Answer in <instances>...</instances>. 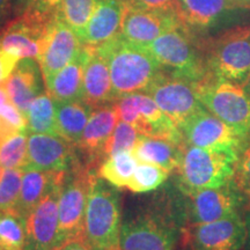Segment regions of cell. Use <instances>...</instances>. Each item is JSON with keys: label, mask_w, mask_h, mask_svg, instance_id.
I'll use <instances>...</instances> for the list:
<instances>
[{"label": "cell", "mask_w": 250, "mask_h": 250, "mask_svg": "<svg viewBox=\"0 0 250 250\" xmlns=\"http://www.w3.org/2000/svg\"><path fill=\"white\" fill-rule=\"evenodd\" d=\"M193 224H206L239 213L243 197L235 184L203 189L189 195Z\"/></svg>", "instance_id": "cell-18"}, {"label": "cell", "mask_w": 250, "mask_h": 250, "mask_svg": "<svg viewBox=\"0 0 250 250\" xmlns=\"http://www.w3.org/2000/svg\"><path fill=\"white\" fill-rule=\"evenodd\" d=\"M239 154L186 145L179 170L180 187L188 196L234 182Z\"/></svg>", "instance_id": "cell-3"}, {"label": "cell", "mask_w": 250, "mask_h": 250, "mask_svg": "<svg viewBox=\"0 0 250 250\" xmlns=\"http://www.w3.org/2000/svg\"><path fill=\"white\" fill-rule=\"evenodd\" d=\"M4 85L13 104L26 114L31 102L44 93L45 81L39 62L35 58L20 59Z\"/></svg>", "instance_id": "cell-20"}, {"label": "cell", "mask_w": 250, "mask_h": 250, "mask_svg": "<svg viewBox=\"0 0 250 250\" xmlns=\"http://www.w3.org/2000/svg\"><path fill=\"white\" fill-rule=\"evenodd\" d=\"M120 121L114 103L94 108L77 146L90 162L103 158L105 145Z\"/></svg>", "instance_id": "cell-21"}, {"label": "cell", "mask_w": 250, "mask_h": 250, "mask_svg": "<svg viewBox=\"0 0 250 250\" xmlns=\"http://www.w3.org/2000/svg\"><path fill=\"white\" fill-rule=\"evenodd\" d=\"M232 1L237 6V7L250 8V1H249V0H232Z\"/></svg>", "instance_id": "cell-44"}, {"label": "cell", "mask_w": 250, "mask_h": 250, "mask_svg": "<svg viewBox=\"0 0 250 250\" xmlns=\"http://www.w3.org/2000/svg\"><path fill=\"white\" fill-rule=\"evenodd\" d=\"M234 184L250 204V143L246 144L236 164Z\"/></svg>", "instance_id": "cell-36"}, {"label": "cell", "mask_w": 250, "mask_h": 250, "mask_svg": "<svg viewBox=\"0 0 250 250\" xmlns=\"http://www.w3.org/2000/svg\"><path fill=\"white\" fill-rule=\"evenodd\" d=\"M74 160L72 144L61 136L28 132V153L24 168L67 171L73 167Z\"/></svg>", "instance_id": "cell-16"}, {"label": "cell", "mask_w": 250, "mask_h": 250, "mask_svg": "<svg viewBox=\"0 0 250 250\" xmlns=\"http://www.w3.org/2000/svg\"><path fill=\"white\" fill-rule=\"evenodd\" d=\"M18 131L19 130L12 126V125L5 120V118L0 116V145H1V143L4 142L5 139H7L9 136H12V134H14L15 132H18Z\"/></svg>", "instance_id": "cell-41"}, {"label": "cell", "mask_w": 250, "mask_h": 250, "mask_svg": "<svg viewBox=\"0 0 250 250\" xmlns=\"http://www.w3.org/2000/svg\"><path fill=\"white\" fill-rule=\"evenodd\" d=\"M18 57L0 48V85L5 83L19 62Z\"/></svg>", "instance_id": "cell-39"}, {"label": "cell", "mask_w": 250, "mask_h": 250, "mask_svg": "<svg viewBox=\"0 0 250 250\" xmlns=\"http://www.w3.org/2000/svg\"><path fill=\"white\" fill-rule=\"evenodd\" d=\"M247 229L239 213L206 224H193L186 232L192 250H243Z\"/></svg>", "instance_id": "cell-14"}, {"label": "cell", "mask_w": 250, "mask_h": 250, "mask_svg": "<svg viewBox=\"0 0 250 250\" xmlns=\"http://www.w3.org/2000/svg\"><path fill=\"white\" fill-rule=\"evenodd\" d=\"M0 250H2V249H1V248H0Z\"/></svg>", "instance_id": "cell-47"}, {"label": "cell", "mask_w": 250, "mask_h": 250, "mask_svg": "<svg viewBox=\"0 0 250 250\" xmlns=\"http://www.w3.org/2000/svg\"><path fill=\"white\" fill-rule=\"evenodd\" d=\"M29 133H48L58 136L56 122V102L50 94L42 93L31 102L24 114Z\"/></svg>", "instance_id": "cell-28"}, {"label": "cell", "mask_w": 250, "mask_h": 250, "mask_svg": "<svg viewBox=\"0 0 250 250\" xmlns=\"http://www.w3.org/2000/svg\"><path fill=\"white\" fill-rule=\"evenodd\" d=\"M121 199L116 187L96 176L87 198L85 239L99 250H121Z\"/></svg>", "instance_id": "cell-2"}, {"label": "cell", "mask_w": 250, "mask_h": 250, "mask_svg": "<svg viewBox=\"0 0 250 250\" xmlns=\"http://www.w3.org/2000/svg\"><path fill=\"white\" fill-rule=\"evenodd\" d=\"M249 1H250V0H249Z\"/></svg>", "instance_id": "cell-48"}, {"label": "cell", "mask_w": 250, "mask_h": 250, "mask_svg": "<svg viewBox=\"0 0 250 250\" xmlns=\"http://www.w3.org/2000/svg\"><path fill=\"white\" fill-rule=\"evenodd\" d=\"M203 51L210 76L242 86L250 74V27L224 31Z\"/></svg>", "instance_id": "cell-5"}, {"label": "cell", "mask_w": 250, "mask_h": 250, "mask_svg": "<svg viewBox=\"0 0 250 250\" xmlns=\"http://www.w3.org/2000/svg\"><path fill=\"white\" fill-rule=\"evenodd\" d=\"M196 90L211 114L232 126L243 139H249L250 98L242 86L210 76L196 83Z\"/></svg>", "instance_id": "cell-6"}, {"label": "cell", "mask_w": 250, "mask_h": 250, "mask_svg": "<svg viewBox=\"0 0 250 250\" xmlns=\"http://www.w3.org/2000/svg\"><path fill=\"white\" fill-rule=\"evenodd\" d=\"M145 48L173 76L195 83L210 77L204 51L195 44L191 30L184 24L162 34Z\"/></svg>", "instance_id": "cell-4"}, {"label": "cell", "mask_w": 250, "mask_h": 250, "mask_svg": "<svg viewBox=\"0 0 250 250\" xmlns=\"http://www.w3.org/2000/svg\"><path fill=\"white\" fill-rule=\"evenodd\" d=\"M23 169H4L0 177V211L15 208L21 190Z\"/></svg>", "instance_id": "cell-35"}, {"label": "cell", "mask_w": 250, "mask_h": 250, "mask_svg": "<svg viewBox=\"0 0 250 250\" xmlns=\"http://www.w3.org/2000/svg\"><path fill=\"white\" fill-rule=\"evenodd\" d=\"M158 107L174 122L182 127L193 115L204 108L197 95L196 83L162 72L146 89Z\"/></svg>", "instance_id": "cell-9"}, {"label": "cell", "mask_w": 250, "mask_h": 250, "mask_svg": "<svg viewBox=\"0 0 250 250\" xmlns=\"http://www.w3.org/2000/svg\"><path fill=\"white\" fill-rule=\"evenodd\" d=\"M95 177L88 166L73 165L72 173H66L58 202L59 246L74 239H85L87 198Z\"/></svg>", "instance_id": "cell-7"}, {"label": "cell", "mask_w": 250, "mask_h": 250, "mask_svg": "<svg viewBox=\"0 0 250 250\" xmlns=\"http://www.w3.org/2000/svg\"><path fill=\"white\" fill-rule=\"evenodd\" d=\"M168 173L169 171L159 166L142 162L140 165H137L136 170L126 188L131 191L138 193L152 191L168 179Z\"/></svg>", "instance_id": "cell-33"}, {"label": "cell", "mask_w": 250, "mask_h": 250, "mask_svg": "<svg viewBox=\"0 0 250 250\" xmlns=\"http://www.w3.org/2000/svg\"><path fill=\"white\" fill-rule=\"evenodd\" d=\"M85 58L83 45L77 57L62 68L46 86V90L55 102L83 101Z\"/></svg>", "instance_id": "cell-23"}, {"label": "cell", "mask_w": 250, "mask_h": 250, "mask_svg": "<svg viewBox=\"0 0 250 250\" xmlns=\"http://www.w3.org/2000/svg\"><path fill=\"white\" fill-rule=\"evenodd\" d=\"M26 242V218L15 208L0 211V248L2 250H24Z\"/></svg>", "instance_id": "cell-30"}, {"label": "cell", "mask_w": 250, "mask_h": 250, "mask_svg": "<svg viewBox=\"0 0 250 250\" xmlns=\"http://www.w3.org/2000/svg\"><path fill=\"white\" fill-rule=\"evenodd\" d=\"M11 9V0H0V26L6 21Z\"/></svg>", "instance_id": "cell-42"}, {"label": "cell", "mask_w": 250, "mask_h": 250, "mask_svg": "<svg viewBox=\"0 0 250 250\" xmlns=\"http://www.w3.org/2000/svg\"><path fill=\"white\" fill-rule=\"evenodd\" d=\"M121 1L123 2V5L130 7L176 15L181 19L180 0H121Z\"/></svg>", "instance_id": "cell-37"}, {"label": "cell", "mask_w": 250, "mask_h": 250, "mask_svg": "<svg viewBox=\"0 0 250 250\" xmlns=\"http://www.w3.org/2000/svg\"><path fill=\"white\" fill-rule=\"evenodd\" d=\"M56 14L37 11L23 12L0 35V48L19 59H37L49 24Z\"/></svg>", "instance_id": "cell-11"}, {"label": "cell", "mask_w": 250, "mask_h": 250, "mask_svg": "<svg viewBox=\"0 0 250 250\" xmlns=\"http://www.w3.org/2000/svg\"><path fill=\"white\" fill-rule=\"evenodd\" d=\"M55 250H99L95 247H93L89 242H87L86 239H74L71 241H67L59 246Z\"/></svg>", "instance_id": "cell-40"}, {"label": "cell", "mask_w": 250, "mask_h": 250, "mask_svg": "<svg viewBox=\"0 0 250 250\" xmlns=\"http://www.w3.org/2000/svg\"><path fill=\"white\" fill-rule=\"evenodd\" d=\"M139 136L140 133H138V131L134 129L132 125L120 120L115 126L110 139L105 145L103 158L107 159L109 156L123 151H132L138 142Z\"/></svg>", "instance_id": "cell-34"}, {"label": "cell", "mask_w": 250, "mask_h": 250, "mask_svg": "<svg viewBox=\"0 0 250 250\" xmlns=\"http://www.w3.org/2000/svg\"><path fill=\"white\" fill-rule=\"evenodd\" d=\"M176 232L160 219L140 217L122 225L121 250H173Z\"/></svg>", "instance_id": "cell-15"}, {"label": "cell", "mask_w": 250, "mask_h": 250, "mask_svg": "<svg viewBox=\"0 0 250 250\" xmlns=\"http://www.w3.org/2000/svg\"><path fill=\"white\" fill-rule=\"evenodd\" d=\"M114 104L120 120L132 125L138 133L170 140L181 146L187 145L180 127L158 107L147 93L127 94L117 99Z\"/></svg>", "instance_id": "cell-8"}, {"label": "cell", "mask_w": 250, "mask_h": 250, "mask_svg": "<svg viewBox=\"0 0 250 250\" xmlns=\"http://www.w3.org/2000/svg\"><path fill=\"white\" fill-rule=\"evenodd\" d=\"M182 20L176 15L145 11L124 5L121 35L138 45H147L174 28L180 27Z\"/></svg>", "instance_id": "cell-17"}, {"label": "cell", "mask_w": 250, "mask_h": 250, "mask_svg": "<svg viewBox=\"0 0 250 250\" xmlns=\"http://www.w3.org/2000/svg\"><path fill=\"white\" fill-rule=\"evenodd\" d=\"M132 151H123L109 156L100 166L99 176L116 188H126L137 167Z\"/></svg>", "instance_id": "cell-29"}, {"label": "cell", "mask_w": 250, "mask_h": 250, "mask_svg": "<svg viewBox=\"0 0 250 250\" xmlns=\"http://www.w3.org/2000/svg\"><path fill=\"white\" fill-rule=\"evenodd\" d=\"M28 131H18L0 145V165L4 169H23L27 162Z\"/></svg>", "instance_id": "cell-32"}, {"label": "cell", "mask_w": 250, "mask_h": 250, "mask_svg": "<svg viewBox=\"0 0 250 250\" xmlns=\"http://www.w3.org/2000/svg\"><path fill=\"white\" fill-rule=\"evenodd\" d=\"M98 46L108 61L115 101L127 94L146 92L164 72L145 46L134 44L121 34Z\"/></svg>", "instance_id": "cell-1"}, {"label": "cell", "mask_w": 250, "mask_h": 250, "mask_svg": "<svg viewBox=\"0 0 250 250\" xmlns=\"http://www.w3.org/2000/svg\"><path fill=\"white\" fill-rule=\"evenodd\" d=\"M96 5L98 0H57L56 15L79 37L92 18Z\"/></svg>", "instance_id": "cell-31"}, {"label": "cell", "mask_w": 250, "mask_h": 250, "mask_svg": "<svg viewBox=\"0 0 250 250\" xmlns=\"http://www.w3.org/2000/svg\"><path fill=\"white\" fill-rule=\"evenodd\" d=\"M85 71H83V99L90 107L114 103L110 70L107 58L98 45H83Z\"/></svg>", "instance_id": "cell-19"}, {"label": "cell", "mask_w": 250, "mask_h": 250, "mask_svg": "<svg viewBox=\"0 0 250 250\" xmlns=\"http://www.w3.org/2000/svg\"><path fill=\"white\" fill-rule=\"evenodd\" d=\"M81 49L83 43L77 34L56 15L49 24L36 59L44 77L45 87L62 68L77 57Z\"/></svg>", "instance_id": "cell-12"}, {"label": "cell", "mask_w": 250, "mask_h": 250, "mask_svg": "<svg viewBox=\"0 0 250 250\" xmlns=\"http://www.w3.org/2000/svg\"><path fill=\"white\" fill-rule=\"evenodd\" d=\"M64 180L65 177L50 188L26 218L27 242L24 250H55L59 247L58 202Z\"/></svg>", "instance_id": "cell-13"}, {"label": "cell", "mask_w": 250, "mask_h": 250, "mask_svg": "<svg viewBox=\"0 0 250 250\" xmlns=\"http://www.w3.org/2000/svg\"><path fill=\"white\" fill-rule=\"evenodd\" d=\"M187 145L239 154L245 147L243 139L232 126L211 114L205 107L181 127Z\"/></svg>", "instance_id": "cell-10"}, {"label": "cell", "mask_w": 250, "mask_h": 250, "mask_svg": "<svg viewBox=\"0 0 250 250\" xmlns=\"http://www.w3.org/2000/svg\"><path fill=\"white\" fill-rule=\"evenodd\" d=\"M184 146L167 139L140 134L132 153L140 162L153 164L167 171H173L180 167Z\"/></svg>", "instance_id": "cell-26"}, {"label": "cell", "mask_w": 250, "mask_h": 250, "mask_svg": "<svg viewBox=\"0 0 250 250\" xmlns=\"http://www.w3.org/2000/svg\"><path fill=\"white\" fill-rule=\"evenodd\" d=\"M21 13L26 11H37L42 13L56 14L57 0H19Z\"/></svg>", "instance_id": "cell-38"}, {"label": "cell", "mask_w": 250, "mask_h": 250, "mask_svg": "<svg viewBox=\"0 0 250 250\" xmlns=\"http://www.w3.org/2000/svg\"><path fill=\"white\" fill-rule=\"evenodd\" d=\"M67 171H44L24 168L20 196L15 205V210L22 217L27 218L50 188L59 180L64 179Z\"/></svg>", "instance_id": "cell-24"}, {"label": "cell", "mask_w": 250, "mask_h": 250, "mask_svg": "<svg viewBox=\"0 0 250 250\" xmlns=\"http://www.w3.org/2000/svg\"><path fill=\"white\" fill-rule=\"evenodd\" d=\"M123 12L121 0H98L92 18L79 35L83 45H100L120 35Z\"/></svg>", "instance_id": "cell-22"}, {"label": "cell", "mask_w": 250, "mask_h": 250, "mask_svg": "<svg viewBox=\"0 0 250 250\" xmlns=\"http://www.w3.org/2000/svg\"><path fill=\"white\" fill-rule=\"evenodd\" d=\"M242 87L243 89H245V92L247 93V95L250 98V74L248 76V78H247V80L245 81V83H243Z\"/></svg>", "instance_id": "cell-45"}, {"label": "cell", "mask_w": 250, "mask_h": 250, "mask_svg": "<svg viewBox=\"0 0 250 250\" xmlns=\"http://www.w3.org/2000/svg\"><path fill=\"white\" fill-rule=\"evenodd\" d=\"M93 107L83 101L56 102L58 136L77 145L92 115Z\"/></svg>", "instance_id": "cell-27"}, {"label": "cell", "mask_w": 250, "mask_h": 250, "mask_svg": "<svg viewBox=\"0 0 250 250\" xmlns=\"http://www.w3.org/2000/svg\"><path fill=\"white\" fill-rule=\"evenodd\" d=\"M181 20L190 30L214 26L227 12L237 7L232 0H180Z\"/></svg>", "instance_id": "cell-25"}, {"label": "cell", "mask_w": 250, "mask_h": 250, "mask_svg": "<svg viewBox=\"0 0 250 250\" xmlns=\"http://www.w3.org/2000/svg\"><path fill=\"white\" fill-rule=\"evenodd\" d=\"M245 223H246V229H247V237H246V243L243 250H250V210L247 212L245 217Z\"/></svg>", "instance_id": "cell-43"}, {"label": "cell", "mask_w": 250, "mask_h": 250, "mask_svg": "<svg viewBox=\"0 0 250 250\" xmlns=\"http://www.w3.org/2000/svg\"><path fill=\"white\" fill-rule=\"evenodd\" d=\"M2 169H4V168L1 167V165H0V177H1V174H2Z\"/></svg>", "instance_id": "cell-46"}]
</instances>
